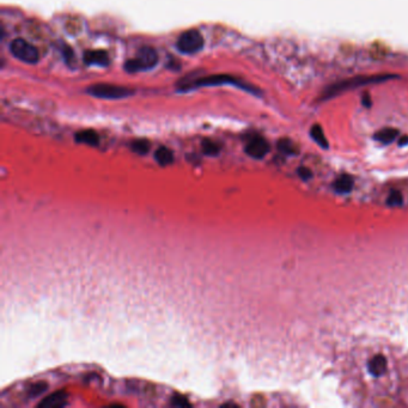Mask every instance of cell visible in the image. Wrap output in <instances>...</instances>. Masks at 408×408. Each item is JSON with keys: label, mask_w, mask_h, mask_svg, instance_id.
<instances>
[{"label": "cell", "mask_w": 408, "mask_h": 408, "mask_svg": "<svg viewBox=\"0 0 408 408\" xmlns=\"http://www.w3.org/2000/svg\"><path fill=\"white\" fill-rule=\"evenodd\" d=\"M399 136V131L396 128H393V127H385V128H382L379 129V132H376L375 133V140H377V142L379 143H383V144H390V143H393L394 140L396 139Z\"/></svg>", "instance_id": "obj_12"}, {"label": "cell", "mask_w": 408, "mask_h": 408, "mask_svg": "<svg viewBox=\"0 0 408 408\" xmlns=\"http://www.w3.org/2000/svg\"><path fill=\"white\" fill-rule=\"evenodd\" d=\"M172 404L174 406H177V407H189L191 406V404H189V401L187 400L184 396L182 395H174L172 398Z\"/></svg>", "instance_id": "obj_21"}, {"label": "cell", "mask_w": 408, "mask_h": 408, "mask_svg": "<svg viewBox=\"0 0 408 408\" xmlns=\"http://www.w3.org/2000/svg\"><path fill=\"white\" fill-rule=\"evenodd\" d=\"M310 136L313 138L314 140H315L316 143H318L319 146H321L322 148H328V140L326 136H324V132L323 129L320 125H314L313 127L310 129Z\"/></svg>", "instance_id": "obj_15"}, {"label": "cell", "mask_w": 408, "mask_h": 408, "mask_svg": "<svg viewBox=\"0 0 408 408\" xmlns=\"http://www.w3.org/2000/svg\"><path fill=\"white\" fill-rule=\"evenodd\" d=\"M223 84H233L238 89L245 90L254 95H260V90L256 87L248 84V83L242 82L241 79H237L236 77L229 76V74H216V76L205 77V78L199 79L197 82V87H214V85H223Z\"/></svg>", "instance_id": "obj_4"}, {"label": "cell", "mask_w": 408, "mask_h": 408, "mask_svg": "<svg viewBox=\"0 0 408 408\" xmlns=\"http://www.w3.org/2000/svg\"><path fill=\"white\" fill-rule=\"evenodd\" d=\"M84 61L89 65L108 66L109 55L104 51H87L84 54Z\"/></svg>", "instance_id": "obj_9"}, {"label": "cell", "mask_w": 408, "mask_h": 408, "mask_svg": "<svg viewBox=\"0 0 408 408\" xmlns=\"http://www.w3.org/2000/svg\"><path fill=\"white\" fill-rule=\"evenodd\" d=\"M245 153L252 158L261 159L269 152V144L262 137H253L245 145Z\"/></svg>", "instance_id": "obj_7"}, {"label": "cell", "mask_w": 408, "mask_h": 408, "mask_svg": "<svg viewBox=\"0 0 408 408\" xmlns=\"http://www.w3.org/2000/svg\"><path fill=\"white\" fill-rule=\"evenodd\" d=\"M76 140L78 143H82V144L96 146L100 142V137L92 129H84V131L78 132L76 134Z\"/></svg>", "instance_id": "obj_13"}, {"label": "cell", "mask_w": 408, "mask_h": 408, "mask_svg": "<svg viewBox=\"0 0 408 408\" xmlns=\"http://www.w3.org/2000/svg\"><path fill=\"white\" fill-rule=\"evenodd\" d=\"M394 78H399V77L395 76V74H376V76L358 77V78L339 83V84H335V85H333V87H330L329 89H327L326 93H324V97L330 98L332 96L338 95L339 92H343V91L349 90V89H354V87H358L359 85L374 84V83H382V82L389 81V79H394Z\"/></svg>", "instance_id": "obj_1"}, {"label": "cell", "mask_w": 408, "mask_h": 408, "mask_svg": "<svg viewBox=\"0 0 408 408\" xmlns=\"http://www.w3.org/2000/svg\"><path fill=\"white\" fill-rule=\"evenodd\" d=\"M354 186V180L352 176L347 175V174H344V175L339 176L334 182V189L338 193H350L352 191Z\"/></svg>", "instance_id": "obj_11"}, {"label": "cell", "mask_w": 408, "mask_h": 408, "mask_svg": "<svg viewBox=\"0 0 408 408\" xmlns=\"http://www.w3.org/2000/svg\"><path fill=\"white\" fill-rule=\"evenodd\" d=\"M176 47L183 54H195L203 49L204 37L198 30H187L180 35Z\"/></svg>", "instance_id": "obj_6"}, {"label": "cell", "mask_w": 408, "mask_h": 408, "mask_svg": "<svg viewBox=\"0 0 408 408\" xmlns=\"http://www.w3.org/2000/svg\"><path fill=\"white\" fill-rule=\"evenodd\" d=\"M87 93L93 96V97L103 98V100H121V98H126L133 95L134 91L128 89V87L101 83V84L91 85L87 89Z\"/></svg>", "instance_id": "obj_3"}, {"label": "cell", "mask_w": 408, "mask_h": 408, "mask_svg": "<svg viewBox=\"0 0 408 408\" xmlns=\"http://www.w3.org/2000/svg\"><path fill=\"white\" fill-rule=\"evenodd\" d=\"M158 64V54L151 47H143L138 51L136 58L128 60L125 64L127 72L134 73L139 71L151 70Z\"/></svg>", "instance_id": "obj_2"}, {"label": "cell", "mask_w": 408, "mask_h": 408, "mask_svg": "<svg viewBox=\"0 0 408 408\" xmlns=\"http://www.w3.org/2000/svg\"><path fill=\"white\" fill-rule=\"evenodd\" d=\"M66 402H67V393L64 390H60L47 396L37 406L40 408H59L65 406Z\"/></svg>", "instance_id": "obj_8"}, {"label": "cell", "mask_w": 408, "mask_h": 408, "mask_svg": "<svg viewBox=\"0 0 408 408\" xmlns=\"http://www.w3.org/2000/svg\"><path fill=\"white\" fill-rule=\"evenodd\" d=\"M154 158L158 162V164L169 165L173 163L174 154L169 148L165 147V146H162V147L157 148V151L154 152Z\"/></svg>", "instance_id": "obj_14"}, {"label": "cell", "mask_w": 408, "mask_h": 408, "mask_svg": "<svg viewBox=\"0 0 408 408\" xmlns=\"http://www.w3.org/2000/svg\"><path fill=\"white\" fill-rule=\"evenodd\" d=\"M404 201V198H402V194L399 191H391L390 194L388 195L387 204L389 206H400Z\"/></svg>", "instance_id": "obj_19"}, {"label": "cell", "mask_w": 408, "mask_h": 408, "mask_svg": "<svg viewBox=\"0 0 408 408\" xmlns=\"http://www.w3.org/2000/svg\"><path fill=\"white\" fill-rule=\"evenodd\" d=\"M203 151L207 156H216L219 152V146L211 140H204L203 142Z\"/></svg>", "instance_id": "obj_18"}, {"label": "cell", "mask_w": 408, "mask_h": 408, "mask_svg": "<svg viewBox=\"0 0 408 408\" xmlns=\"http://www.w3.org/2000/svg\"><path fill=\"white\" fill-rule=\"evenodd\" d=\"M398 143H399L400 146H406V145H408V136L400 137L399 140H398Z\"/></svg>", "instance_id": "obj_24"}, {"label": "cell", "mask_w": 408, "mask_h": 408, "mask_svg": "<svg viewBox=\"0 0 408 408\" xmlns=\"http://www.w3.org/2000/svg\"><path fill=\"white\" fill-rule=\"evenodd\" d=\"M278 148H279L281 152L286 154H297L299 152L298 146L294 144L292 140L288 139V138H284V139H280L278 142Z\"/></svg>", "instance_id": "obj_16"}, {"label": "cell", "mask_w": 408, "mask_h": 408, "mask_svg": "<svg viewBox=\"0 0 408 408\" xmlns=\"http://www.w3.org/2000/svg\"><path fill=\"white\" fill-rule=\"evenodd\" d=\"M47 389V384L45 382H38V383H35V384H32L31 387L29 388V393L31 396H37L40 395V394H42L43 391H46Z\"/></svg>", "instance_id": "obj_20"}, {"label": "cell", "mask_w": 408, "mask_h": 408, "mask_svg": "<svg viewBox=\"0 0 408 408\" xmlns=\"http://www.w3.org/2000/svg\"><path fill=\"white\" fill-rule=\"evenodd\" d=\"M297 173H298L299 177L302 178V180H304V181L310 180V178L313 177V173H311V170L308 169V168H305V167L298 168Z\"/></svg>", "instance_id": "obj_22"}, {"label": "cell", "mask_w": 408, "mask_h": 408, "mask_svg": "<svg viewBox=\"0 0 408 408\" xmlns=\"http://www.w3.org/2000/svg\"><path fill=\"white\" fill-rule=\"evenodd\" d=\"M10 52L16 59L26 62V64H36L40 60V54L36 47L29 43L24 38H15L10 43Z\"/></svg>", "instance_id": "obj_5"}, {"label": "cell", "mask_w": 408, "mask_h": 408, "mask_svg": "<svg viewBox=\"0 0 408 408\" xmlns=\"http://www.w3.org/2000/svg\"><path fill=\"white\" fill-rule=\"evenodd\" d=\"M368 369L372 376H382V375L387 371V359H385L384 355L376 354L375 357H372L371 359L369 360Z\"/></svg>", "instance_id": "obj_10"}, {"label": "cell", "mask_w": 408, "mask_h": 408, "mask_svg": "<svg viewBox=\"0 0 408 408\" xmlns=\"http://www.w3.org/2000/svg\"><path fill=\"white\" fill-rule=\"evenodd\" d=\"M362 103L364 107H366V108H370L372 102H371V97L370 95H369L368 92H364L363 93V97H362Z\"/></svg>", "instance_id": "obj_23"}, {"label": "cell", "mask_w": 408, "mask_h": 408, "mask_svg": "<svg viewBox=\"0 0 408 408\" xmlns=\"http://www.w3.org/2000/svg\"><path fill=\"white\" fill-rule=\"evenodd\" d=\"M150 143L145 139H139L132 144V150L138 154H146L150 150Z\"/></svg>", "instance_id": "obj_17"}]
</instances>
